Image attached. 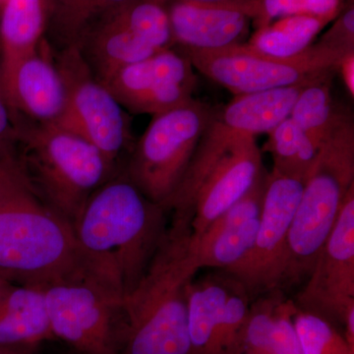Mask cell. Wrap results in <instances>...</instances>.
<instances>
[{
  "label": "cell",
  "instance_id": "obj_1",
  "mask_svg": "<svg viewBox=\"0 0 354 354\" xmlns=\"http://www.w3.org/2000/svg\"><path fill=\"white\" fill-rule=\"evenodd\" d=\"M167 211L122 171L88 198L73 223L88 266L127 297L145 274L164 239Z\"/></svg>",
  "mask_w": 354,
  "mask_h": 354
},
{
  "label": "cell",
  "instance_id": "obj_2",
  "mask_svg": "<svg viewBox=\"0 0 354 354\" xmlns=\"http://www.w3.org/2000/svg\"><path fill=\"white\" fill-rule=\"evenodd\" d=\"M191 220L174 214L145 274L123 299L118 354H190L188 290L200 270Z\"/></svg>",
  "mask_w": 354,
  "mask_h": 354
},
{
  "label": "cell",
  "instance_id": "obj_3",
  "mask_svg": "<svg viewBox=\"0 0 354 354\" xmlns=\"http://www.w3.org/2000/svg\"><path fill=\"white\" fill-rule=\"evenodd\" d=\"M85 270L73 227L37 194L19 158L0 162V277L43 286Z\"/></svg>",
  "mask_w": 354,
  "mask_h": 354
},
{
  "label": "cell",
  "instance_id": "obj_4",
  "mask_svg": "<svg viewBox=\"0 0 354 354\" xmlns=\"http://www.w3.org/2000/svg\"><path fill=\"white\" fill-rule=\"evenodd\" d=\"M20 149L32 187L72 227L93 193L120 171L97 147L59 124L25 120Z\"/></svg>",
  "mask_w": 354,
  "mask_h": 354
},
{
  "label": "cell",
  "instance_id": "obj_5",
  "mask_svg": "<svg viewBox=\"0 0 354 354\" xmlns=\"http://www.w3.org/2000/svg\"><path fill=\"white\" fill-rule=\"evenodd\" d=\"M353 185L354 124L349 114L321 146L305 179L288 234L285 283L310 274Z\"/></svg>",
  "mask_w": 354,
  "mask_h": 354
},
{
  "label": "cell",
  "instance_id": "obj_6",
  "mask_svg": "<svg viewBox=\"0 0 354 354\" xmlns=\"http://www.w3.org/2000/svg\"><path fill=\"white\" fill-rule=\"evenodd\" d=\"M214 113L215 109L206 102L192 99L156 114L133 147L122 171L167 212Z\"/></svg>",
  "mask_w": 354,
  "mask_h": 354
},
{
  "label": "cell",
  "instance_id": "obj_7",
  "mask_svg": "<svg viewBox=\"0 0 354 354\" xmlns=\"http://www.w3.org/2000/svg\"><path fill=\"white\" fill-rule=\"evenodd\" d=\"M309 82L235 95L225 108L215 109L167 212L192 216L191 208L198 189L221 158L243 137L271 131L288 118L298 95Z\"/></svg>",
  "mask_w": 354,
  "mask_h": 354
},
{
  "label": "cell",
  "instance_id": "obj_8",
  "mask_svg": "<svg viewBox=\"0 0 354 354\" xmlns=\"http://www.w3.org/2000/svg\"><path fill=\"white\" fill-rule=\"evenodd\" d=\"M41 288L53 337L78 354H118L124 297L115 286L85 270Z\"/></svg>",
  "mask_w": 354,
  "mask_h": 354
},
{
  "label": "cell",
  "instance_id": "obj_9",
  "mask_svg": "<svg viewBox=\"0 0 354 354\" xmlns=\"http://www.w3.org/2000/svg\"><path fill=\"white\" fill-rule=\"evenodd\" d=\"M176 50L203 75L235 95L309 82L337 70L346 53L319 43L312 44L299 55L283 58L260 55L246 43L216 50Z\"/></svg>",
  "mask_w": 354,
  "mask_h": 354
},
{
  "label": "cell",
  "instance_id": "obj_10",
  "mask_svg": "<svg viewBox=\"0 0 354 354\" xmlns=\"http://www.w3.org/2000/svg\"><path fill=\"white\" fill-rule=\"evenodd\" d=\"M55 55L67 99L58 124L88 140L118 169L120 158L128 150L131 153L135 144L127 111L95 76L78 46H67Z\"/></svg>",
  "mask_w": 354,
  "mask_h": 354
},
{
  "label": "cell",
  "instance_id": "obj_11",
  "mask_svg": "<svg viewBox=\"0 0 354 354\" xmlns=\"http://www.w3.org/2000/svg\"><path fill=\"white\" fill-rule=\"evenodd\" d=\"M305 179L274 169L268 174L259 227L253 245L237 264L225 271L249 295L271 292L285 283L288 234Z\"/></svg>",
  "mask_w": 354,
  "mask_h": 354
},
{
  "label": "cell",
  "instance_id": "obj_12",
  "mask_svg": "<svg viewBox=\"0 0 354 354\" xmlns=\"http://www.w3.org/2000/svg\"><path fill=\"white\" fill-rule=\"evenodd\" d=\"M297 302L298 309L342 326L354 311V185L342 203Z\"/></svg>",
  "mask_w": 354,
  "mask_h": 354
},
{
  "label": "cell",
  "instance_id": "obj_13",
  "mask_svg": "<svg viewBox=\"0 0 354 354\" xmlns=\"http://www.w3.org/2000/svg\"><path fill=\"white\" fill-rule=\"evenodd\" d=\"M193 69L187 57L171 48L118 70L102 83L125 111L156 115L193 99Z\"/></svg>",
  "mask_w": 354,
  "mask_h": 354
},
{
  "label": "cell",
  "instance_id": "obj_14",
  "mask_svg": "<svg viewBox=\"0 0 354 354\" xmlns=\"http://www.w3.org/2000/svg\"><path fill=\"white\" fill-rule=\"evenodd\" d=\"M53 48L44 39L38 48L1 74L16 113L39 124H58L66 109V88Z\"/></svg>",
  "mask_w": 354,
  "mask_h": 354
},
{
  "label": "cell",
  "instance_id": "obj_15",
  "mask_svg": "<svg viewBox=\"0 0 354 354\" xmlns=\"http://www.w3.org/2000/svg\"><path fill=\"white\" fill-rule=\"evenodd\" d=\"M255 137L239 140L203 181L191 208L192 241L239 201L265 171Z\"/></svg>",
  "mask_w": 354,
  "mask_h": 354
},
{
  "label": "cell",
  "instance_id": "obj_16",
  "mask_svg": "<svg viewBox=\"0 0 354 354\" xmlns=\"http://www.w3.org/2000/svg\"><path fill=\"white\" fill-rule=\"evenodd\" d=\"M268 174L264 171L253 187L192 241L198 265L223 271L248 253L257 234Z\"/></svg>",
  "mask_w": 354,
  "mask_h": 354
},
{
  "label": "cell",
  "instance_id": "obj_17",
  "mask_svg": "<svg viewBox=\"0 0 354 354\" xmlns=\"http://www.w3.org/2000/svg\"><path fill=\"white\" fill-rule=\"evenodd\" d=\"M165 6L174 48L216 50L246 43L252 21L232 4L171 0Z\"/></svg>",
  "mask_w": 354,
  "mask_h": 354
},
{
  "label": "cell",
  "instance_id": "obj_18",
  "mask_svg": "<svg viewBox=\"0 0 354 354\" xmlns=\"http://www.w3.org/2000/svg\"><path fill=\"white\" fill-rule=\"evenodd\" d=\"M297 311L279 290L250 305L234 354H302L293 323Z\"/></svg>",
  "mask_w": 354,
  "mask_h": 354
},
{
  "label": "cell",
  "instance_id": "obj_19",
  "mask_svg": "<svg viewBox=\"0 0 354 354\" xmlns=\"http://www.w3.org/2000/svg\"><path fill=\"white\" fill-rule=\"evenodd\" d=\"M51 339L43 288L12 283L0 297V344L36 348Z\"/></svg>",
  "mask_w": 354,
  "mask_h": 354
},
{
  "label": "cell",
  "instance_id": "obj_20",
  "mask_svg": "<svg viewBox=\"0 0 354 354\" xmlns=\"http://www.w3.org/2000/svg\"><path fill=\"white\" fill-rule=\"evenodd\" d=\"M48 0H6L0 12V73L36 50L46 37Z\"/></svg>",
  "mask_w": 354,
  "mask_h": 354
},
{
  "label": "cell",
  "instance_id": "obj_21",
  "mask_svg": "<svg viewBox=\"0 0 354 354\" xmlns=\"http://www.w3.org/2000/svg\"><path fill=\"white\" fill-rule=\"evenodd\" d=\"M232 277H211L192 281L188 290L190 354H223L221 346L223 306Z\"/></svg>",
  "mask_w": 354,
  "mask_h": 354
},
{
  "label": "cell",
  "instance_id": "obj_22",
  "mask_svg": "<svg viewBox=\"0 0 354 354\" xmlns=\"http://www.w3.org/2000/svg\"><path fill=\"white\" fill-rule=\"evenodd\" d=\"M46 37L58 50L77 46L93 27L134 0H48Z\"/></svg>",
  "mask_w": 354,
  "mask_h": 354
},
{
  "label": "cell",
  "instance_id": "obj_23",
  "mask_svg": "<svg viewBox=\"0 0 354 354\" xmlns=\"http://www.w3.org/2000/svg\"><path fill=\"white\" fill-rule=\"evenodd\" d=\"M337 70L327 72L305 86L291 109L290 118L320 149L349 115L337 109L332 97L333 78Z\"/></svg>",
  "mask_w": 354,
  "mask_h": 354
},
{
  "label": "cell",
  "instance_id": "obj_24",
  "mask_svg": "<svg viewBox=\"0 0 354 354\" xmlns=\"http://www.w3.org/2000/svg\"><path fill=\"white\" fill-rule=\"evenodd\" d=\"M329 24V21L321 18L288 16L256 29L246 44L251 50L267 57H295L309 48Z\"/></svg>",
  "mask_w": 354,
  "mask_h": 354
},
{
  "label": "cell",
  "instance_id": "obj_25",
  "mask_svg": "<svg viewBox=\"0 0 354 354\" xmlns=\"http://www.w3.org/2000/svg\"><path fill=\"white\" fill-rule=\"evenodd\" d=\"M267 134L269 139L266 151L271 153L272 169L286 176L306 178L320 150L308 135L290 116Z\"/></svg>",
  "mask_w": 354,
  "mask_h": 354
},
{
  "label": "cell",
  "instance_id": "obj_26",
  "mask_svg": "<svg viewBox=\"0 0 354 354\" xmlns=\"http://www.w3.org/2000/svg\"><path fill=\"white\" fill-rule=\"evenodd\" d=\"M346 4V0H247L232 6L245 13L258 29L295 15L321 18L332 23Z\"/></svg>",
  "mask_w": 354,
  "mask_h": 354
},
{
  "label": "cell",
  "instance_id": "obj_27",
  "mask_svg": "<svg viewBox=\"0 0 354 354\" xmlns=\"http://www.w3.org/2000/svg\"><path fill=\"white\" fill-rule=\"evenodd\" d=\"M118 19L158 50L174 48L167 6L158 0H134L114 12Z\"/></svg>",
  "mask_w": 354,
  "mask_h": 354
},
{
  "label": "cell",
  "instance_id": "obj_28",
  "mask_svg": "<svg viewBox=\"0 0 354 354\" xmlns=\"http://www.w3.org/2000/svg\"><path fill=\"white\" fill-rule=\"evenodd\" d=\"M293 323L302 354H354L344 335L323 317L297 308Z\"/></svg>",
  "mask_w": 354,
  "mask_h": 354
},
{
  "label": "cell",
  "instance_id": "obj_29",
  "mask_svg": "<svg viewBox=\"0 0 354 354\" xmlns=\"http://www.w3.org/2000/svg\"><path fill=\"white\" fill-rule=\"evenodd\" d=\"M25 120L16 113L7 97L0 75V162L17 157Z\"/></svg>",
  "mask_w": 354,
  "mask_h": 354
},
{
  "label": "cell",
  "instance_id": "obj_30",
  "mask_svg": "<svg viewBox=\"0 0 354 354\" xmlns=\"http://www.w3.org/2000/svg\"><path fill=\"white\" fill-rule=\"evenodd\" d=\"M317 43L333 50L348 53L354 50L353 2L346 4L342 12L333 21V25L320 37Z\"/></svg>",
  "mask_w": 354,
  "mask_h": 354
},
{
  "label": "cell",
  "instance_id": "obj_31",
  "mask_svg": "<svg viewBox=\"0 0 354 354\" xmlns=\"http://www.w3.org/2000/svg\"><path fill=\"white\" fill-rule=\"evenodd\" d=\"M337 72H339L349 95L354 97V50L346 53L339 60Z\"/></svg>",
  "mask_w": 354,
  "mask_h": 354
},
{
  "label": "cell",
  "instance_id": "obj_32",
  "mask_svg": "<svg viewBox=\"0 0 354 354\" xmlns=\"http://www.w3.org/2000/svg\"><path fill=\"white\" fill-rule=\"evenodd\" d=\"M0 354H41L36 348L27 346H2L0 344Z\"/></svg>",
  "mask_w": 354,
  "mask_h": 354
},
{
  "label": "cell",
  "instance_id": "obj_33",
  "mask_svg": "<svg viewBox=\"0 0 354 354\" xmlns=\"http://www.w3.org/2000/svg\"><path fill=\"white\" fill-rule=\"evenodd\" d=\"M158 1L167 3L171 0H158ZM184 1L197 2V3L206 4H230V3H241V2L247 1V0H184Z\"/></svg>",
  "mask_w": 354,
  "mask_h": 354
},
{
  "label": "cell",
  "instance_id": "obj_34",
  "mask_svg": "<svg viewBox=\"0 0 354 354\" xmlns=\"http://www.w3.org/2000/svg\"><path fill=\"white\" fill-rule=\"evenodd\" d=\"M11 285H12V283H9V281H7L6 279H4L0 277V297H1V295L6 292L7 288H8Z\"/></svg>",
  "mask_w": 354,
  "mask_h": 354
},
{
  "label": "cell",
  "instance_id": "obj_35",
  "mask_svg": "<svg viewBox=\"0 0 354 354\" xmlns=\"http://www.w3.org/2000/svg\"><path fill=\"white\" fill-rule=\"evenodd\" d=\"M2 4H3V2L0 0V12H1Z\"/></svg>",
  "mask_w": 354,
  "mask_h": 354
},
{
  "label": "cell",
  "instance_id": "obj_36",
  "mask_svg": "<svg viewBox=\"0 0 354 354\" xmlns=\"http://www.w3.org/2000/svg\"><path fill=\"white\" fill-rule=\"evenodd\" d=\"M1 1H2V2H4V1H6V0H1Z\"/></svg>",
  "mask_w": 354,
  "mask_h": 354
},
{
  "label": "cell",
  "instance_id": "obj_37",
  "mask_svg": "<svg viewBox=\"0 0 354 354\" xmlns=\"http://www.w3.org/2000/svg\"><path fill=\"white\" fill-rule=\"evenodd\" d=\"M76 354H78V353H76Z\"/></svg>",
  "mask_w": 354,
  "mask_h": 354
}]
</instances>
